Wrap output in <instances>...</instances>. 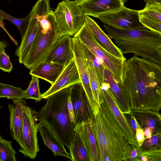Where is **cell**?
Masks as SVG:
<instances>
[{
	"label": "cell",
	"mask_w": 161,
	"mask_h": 161,
	"mask_svg": "<svg viewBox=\"0 0 161 161\" xmlns=\"http://www.w3.org/2000/svg\"><path fill=\"white\" fill-rule=\"evenodd\" d=\"M59 36L57 26L48 29L41 26L23 64L30 69L44 61Z\"/></svg>",
	"instance_id": "cell-8"
},
{
	"label": "cell",
	"mask_w": 161,
	"mask_h": 161,
	"mask_svg": "<svg viewBox=\"0 0 161 161\" xmlns=\"http://www.w3.org/2000/svg\"><path fill=\"white\" fill-rule=\"evenodd\" d=\"M128 122L131 130L136 137V132L137 127V123L131 112L123 114Z\"/></svg>",
	"instance_id": "cell-37"
},
{
	"label": "cell",
	"mask_w": 161,
	"mask_h": 161,
	"mask_svg": "<svg viewBox=\"0 0 161 161\" xmlns=\"http://www.w3.org/2000/svg\"><path fill=\"white\" fill-rule=\"evenodd\" d=\"M13 68L9 56L6 54L5 51L1 53H0V69L4 72L10 73Z\"/></svg>",
	"instance_id": "cell-35"
},
{
	"label": "cell",
	"mask_w": 161,
	"mask_h": 161,
	"mask_svg": "<svg viewBox=\"0 0 161 161\" xmlns=\"http://www.w3.org/2000/svg\"><path fill=\"white\" fill-rule=\"evenodd\" d=\"M38 131L45 145L53 152L54 155L60 156L71 160V157L65 149L64 145L59 141L55 134L45 123L40 121Z\"/></svg>",
	"instance_id": "cell-21"
},
{
	"label": "cell",
	"mask_w": 161,
	"mask_h": 161,
	"mask_svg": "<svg viewBox=\"0 0 161 161\" xmlns=\"http://www.w3.org/2000/svg\"><path fill=\"white\" fill-rule=\"evenodd\" d=\"M74 58L81 80L93 112L99 106L94 100L90 86L89 75L84 55L80 41L72 37Z\"/></svg>",
	"instance_id": "cell-11"
},
{
	"label": "cell",
	"mask_w": 161,
	"mask_h": 161,
	"mask_svg": "<svg viewBox=\"0 0 161 161\" xmlns=\"http://www.w3.org/2000/svg\"><path fill=\"white\" fill-rule=\"evenodd\" d=\"M32 79L29 86L26 90H25L24 98L26 99H33L36 102L40 101L42 99L39 85V78L31 75Z\"/></svg>",
	"instance_id": "cell-29"
},
{
	"label": "cell",
	"mask_w": 161,
	"mask_h": 161,
	"mask_svg": "<svg viewBox=\"0 0 161 161\" xmlns=\"http://www.w3.org/2000/svg\"><path fill=\"white\" fill-rule=\"evenodd\" d=\"M103 26L123 54L133 53L161 65V33L147 28L123 29Z\"/></svg>",
	"instance_id": "cell-3"
},
{
	"label": "cell",
	"mask_w": 161,
	"mask_h": 161,
	"mask_svg": "<svg viewBox=\"0 0 161 161\" xmlns=\"http://www.w3.org/2000/svg\"><path fill=\"white\" fill-rule=\"evenodd\" d=\"M81 82L74 58L64 68L55 82L42 94V99H46L59 90Z\"/></svg>",
	"instance_id": "cell-16"
},
{
	"label": "cell",
	"mask_w": 161,
	"mask_h": 161,
	"mask_svg": "<svg viewBox=\"0 0 161 161\" xmlns=\"http://www.w3.org/2000/svg\"><path fill=\"white\" fill-rule=\"evenodd\" d=\"M16 153L12 142L4 139L0 135V161H16Z\"/></svg>",
	"instance_id": "cell-27"
},
{
	"label": "cell",
	"mask_w": 161,
	"mask_h": 161,
	"mask_svg": "<svg viewBox=\"0 0 161 161\" xmlns=\"http://www.w3.org/2000/svg\"></svg>",
	"instance_id": "cell-46"
},
{
	"label": "cell",
	"mask_w": 161,
	"mask_h": 161,
	"mask_svg": "<svg viewBox=\"0 0 161 161\" xmlns=\"http://www.w3.org/2000/svg\"><path fill=\"white\" fill-rule=\"evenodd\" d=\"M85 19L88 28L100 44L116 57L126 59L121 50L113 43L108 36L103 31L93 19L88 16H85Z\"/></svg>",
	"instance_id": "cell-17"
},
{
	"label": "cell",
	"mask_w": 161,
	"mask_h": 161,
	"mask_svg": "<svg viewBox=\"0 0 161 161\" xmlns=\"http://www.w3.org/2000/svg\"><path fill=\"white\" fill-rule=\"evenodd\" d=\"M102 93L114 115L121 127L129 144L139 146L136 138L124 114L119 108L110 89L109 84L105 82L101 87Z\"/></svg>",
	"instance_id": "cell-14"
},
{
	"label": "cell",
	"mask_w": 161,
	"mask_h": 161,
	"mask_svg": "<svg viewBox=\"0 0 161 161\" xmlns=\"http://www.w3.org/2000/svg\"><path fill=\"white\" fill-rule=\"evenodd\" d=\"M67 103L68 108L71 121L72 122L74 123L73 107L71 101L70 96L68 97Z\"/></svg>",
	"instance_id": "cell-39"
},
{
	"label": "cell",
	"mask_w": 161,
	"mask_h": 161,
	"mask_svg": "<svg viewBox=\"0 0 161 161\" xmlns=\"http://www.w3.org/2000/svg\"><path fill=\"white\" fill-rule=\"evenodd\" d=\"M104 81L108 83L116 103L123 114L131 112V109L126 101L111 72L106 67L104 73Z\"/></svg>",
	"instance_id": "cell-24"
},
{
	"label": "cell",
	"mask_w": 161,
	"mask_h": 161,
	"mask_svg": "<svg viewBox=\"0 0 161 161\" xmlns=\"http://www.w3.org/2000/svg\"><path fill=\"white\" fill-rule=\"evenodd\" d=\"M140 161H148L147 158L145 156H141Z\"/></svg>",
	"instance_id": "cell-44"
},
{
	"label": "cell",
	"mask_w": 161,
	"mask_h": 161,
	"mask_svg": "<svg viewBox=\"0 0 161 161\" xmlns=\"http://www.w3.org/2000/svg\"><path fill=\"white\" fill-rule=\"evenodd\" d=\"M8 46V43L6 42L0 40V53L3 51H5V48Z\"/></svg>",
	"instance_id": "cell-42"
},
{
	"label": "cell",
	"mask_w": 161,
	"mask_h": 161,
	"mask_svg": "<svg viewBox=\"0 0 161 161\" xmlns=\"http://www.w3.org/2000/svg\"><path fill=\"white\" fill-rule=\"evenodd\" d=\"M141 128H149L152 135L161 132V116L159 112L149 110L132 109L131 111Z\"/></svg>",
	"instance_id": "cell-19"
},
{
	"label": "cell",
	"mask_w": 161,
	"mask_h": 161,
	"mask_svg": "<svg viewBox=\"0 0 161 161\" xmlns=\"http://www.w3.org/2000/svg\"><path fill=\"white\" fill-rule=\"evenodd\" d=\"M65 66L58 63L43 61L31 68L29 74L47 81L52 85Z\"/></svg>",
	"instance_id": "cell-18"
},
{
	"label": "cell",
	"mask_w": 161,
	"mask_h": 161,
	"mask_svg": "<svg viewBox=\"0 0 161 161\" xmlns=\"http://www.w3.org/2000/svg\"><path fill=\"white\" fill-rule=\"evenodd\" d=\"M80 133L87 150L91 161H99L92 120L90 119L77 124Z\"/></svg>",
	"instance_id": "cell-22"
},
{
	"label": "cell",
	"mask_w": 161,
	"mask_h": 161,
	"mask_svg": "<svg viewBox=\"0 0 161 161\" xmlns=\"http://www.w3.org/2000/svg\"><path fill=\"white\" fill-rule=\"evenodd\" d=\"M142 156L146 157L148 161H161V149L142 151Z\"/></svg>",
	"instance_id": "cell-36"
},
{
	"label": "cell",
	"mask_w": 161,
	"mask_h": 161,
	"mask_svg": "<svg viewBox=\"0 0 161 161\" xmlns=\"http://www.w3.org/2000/svg\"><path fill=\"white\" fill-rule=\"evenodd\" d=\"M142 151L139 146L129 144L126 153L122 161H140Z\"/></svg>",
	"instance_id": "cell-33"
},
{
	"label": "cell",
	"mask_w": 161,
	"mask_h": 161,
	"mask_svg": "<svg viewBox=\"0 0 161 161\" xmlns=\"http://www.w3.org/2000/svg\"><path fill=\"white\" fill-rule=\"evenodd\" d=\"M139 16L161 22V6L151 5L145 6L138 11Z\"/></svg>",
	"instance_id": "cell-31"
},
{
	"label": "cell",
	"mask_w": 161,
	"mask_h": 161,
	"mask_svg": "<svg viewBox=\"0 0 161 161\" xmlns=\"http://www.w3.org/2000/svg\"><path fill=\"white\" fill-rule=\"evenodd\" d=\"M73 36L78 38L103 62L112 73L118 84L122 83L123 63L126 59L116 57L100 44L85 22Z\"/></svg>",
	"instance_id": "cell-6"
},
{
	"label": "cell",
	"mask_w": 161,
	"mask_h": 161,
	"mask_svg": "<svg viewBox=\"0 0 161 161\" xmlns=\"http://www.w3.org/2000/svg\"><path fill=\"white\" fill-rule=\"evenodd\" d=\"M144 135L146 139H149L152 136L151 130L149 128H147L144 130Z\"/></svg>",
	"instance_id": "cell-43"
},
{
	"label": "cell",
	"mask_w": 161,
	"mask_h": 161,
	"mask_svg": "<svg viewBox=\"0 0 161 161\" xmlns=\"http://www.w3.org/2000/svg\"><path fill=\"white\" fill-rule=\"evenodd\" d=\"M69 150L72 161H91L78 127L76 125L75 127V136Z\"/></svg>",
	"instance_id": "cell-23"
},
{
	"label": "cell",
	"mask_w": 161,
	"mask_h": 161,
	"mask_svg": "<svg viewBox=\"0 0 161 161\" xmlns=\"http://www.w3.org/2000/svg\"><path fill=\"white\" fill-rule=\"evenodd\" d=\"M3 17L0 15V27L2 28L3 30L7 33L11 40L16 45H18V43L17 41L14 38L8 33L6 29L3 22Z\"/></svg>",
	"instance_id": "cell-40"
},
{
	"label": "cell",
	"mask_w": 161,
	"mask_h": 161,
	"mask_svg": "<svg viewBox=\"0 0 161 161\" xmlns=\"http://www.w3.org/2000/svg\"><path fill=\"white\" fill-rule=\"evenodd\" d=\"M86 0H76L77 2V3H79L80 2H82Z\"/></svg>",
	"instance_id": "cell-45"
},
{
	"label": "cell",
	"mask_w": 161,
	"mask_h": 161,
	"mask_svg": "<svg viewBox=\"0 0 161 161\" xmlns=\"http://www.w3.org/2000/svg\"><path fill=\"white\" fill-rule=\"evenodd\" d=\"M146 3V6L157 5L161 6V0H143Z\"/></svg>",
	"instance_id": "cell-41"
},
{
	"label": "cell",
	"mask_w": 161,
	"mask_h": 161,
	"mask_svg": "<svg viewBox=\"0 0 161 161\" xmlns=\"http://www.w3.org/2000/svg\"><path fill=\"white\" fill-rule=\"evenodd\" d=\"M127 0H86L77 3L85 16L96 18L102 14L118 10Z\"/></svg>",
	"instance_id": "cell-13"
},
{
	"label": "cell",
	"mask_w": 161,
	"mask_h": 161,
	"mask_svg": "<svg viewBox=\"0 0 161 161\" xmlns=\"http://www.w3.org/2000/svg\"><path fill=\"white\" fill-rule=\"evenodd\" d=\"M123 66L122 83L118 85L131 109L159 112L161 65L134 55Z\"/></svg>",
	"instance_id": "cell-1"
},
{
	"label": "cell",
	"mask_w": 161,
	"mask_h": 161,
	"mask_svg": "<svg viewBox=\"0 0 161 161\" xmlns=\"http://www.w3.org/2000/svg\"><path fill=\"white\" fill-rule=\"evenodd\" d=\"M72 37L59 36L44 61L56 62L66 66L74 58Z\"/></svg>",
	"instance_id": "cell-12"
},
{
	"label": "cell",
	"mask_w": 161,
	"mask_h": 161,
	"mask_svg": "<svg viewBox=\"0 0 161 161\" xmlns=\"http://www.w3.org/2000/svg\"><path fill=\"white\" fill-rule=\"evenodd\" d=\"M53 14L59 36H74L85 22L86 16L76 0H63L58 3Z\"/></svg>",
	"instance_id": "cell-5"
},
{
	"label": "cell",
	"mask_w": 161,
	"mask_h": 161,
	"mask_svg": "<svg viewBox=\"0 0 161 161\" xmlns=\"http://www.w3.org/2000/svg\"><path fill=\"white\" fill-rule=\"evenodd\" d=\"M71 87V86L63 88L48 97L46 104L36 113L38 121L48 126L69 149L75 136L76 126L71 121L68 108Z\"/></svg>",
	"instance_id": "cell-4"
},
{
	"label": "cell",
	"mask_w": 161,
	"mask_h": 161,
	"mask_svg": "<svg viewBox=\"0 0 161 161\" xmlns=\"http://www.w3.org/2000/svg\"><path fill=\"white\" fill-rule=\"evenodd\" d=\"M92 123L99 161H122L129 143L101 92Z\"/></svg>",
	"instance_id": "cell-2"
},
{
	"label": "cell",
	"mask_w": 161,
	"mask_h": 161,
	"mask_svg": "<svg viewBox=\"0 0 161 161\" xmlns=\"http://www.w3.org/2000/svg\"><path fill=\"white\" fill-rule=\"evenodd\" d=\"M80 42L86 58L95 70L101 87L104 82V73L105 67L103 62L83 43Z\"/></svg>",
	"instance_id": "cell-25"
},
{
	"label": "cell",
	"mask_w": 161,
	"mask_h": 161,
	"mask_svg": "<svg viewBox=\"0 0 161 161\" xmlns=\"http://www.w3.org/2000/svg\"><path fill=\"white\" fill-rule=\"evenodd\" d=\"M86 60L90 83L92 94L95 101L99 105V98L101 94V87L95 70L86 58Z\"/></svg>",
	"instance_id": "cell-28"
},
{
	"label": "cell",
	"mask_w": 161,
	"mask_h": 161,
	"mask_svg": "<svg viewBox=\"0 0 161 161\" xmlns=\"http://www.w3.org/2000/svg\"><path fill=\"white\" fill-rule=\"evenodd\" d=\"M25 104L23 99L13 101V104H8L10 113V132L14 139L18 142L21 136Z\"/></svg>",
	"instance_id": "cell-20"
},
{
	"label": "cell",
	"mask_w": 161,
	"mask_h": 161,
	"mask_svg": "<svg viewBox=\"0 0 161 161\" xmlns=\"http://www.w3.org/2000/svg\"><path fill=\"white\" fill-rule=\"evenodd\" d=\"M70 97L75 125L82 121L92 120L93 113L81 82L71 86Z\"/></svg>",
	"instance_id": "cell-10"
},
{
	"label": "cell",
	"mask_w": 161,
	"mask_h": 161,
	"mask_svg": "<svg viewBox=\"0 0 161 161\" xmlns=\"http://www.w3.org/2000/svg\"><path fill=\"white\" fill-rule=\"evenodd\" d=\"M36 112L25 104L24 106L23 121L20 138L18 143L19 151L26 157L35 158L40 149L37 133L39 125Z\"/></svg>",
	"instance_id": "cell-7"
},
{
	"label": "cell",
	"mask_w": 161,
	"mask_h": 161,
	"mask_svg": "<svg viewBox=\"0 0 161 161\" xmlns=\"http://www.w3.org/2000/svg\"><path fill=\"white\" fill-rule=\"evenodd\" d=\"M141 23L148 29L161 33V22L139 16Z\"/></svg>",
	"instance_id": "cell-34"
},
{
	"label": "cell",
	"mask_w": 161,
	"mask_h": 161,
	"mask_svg": "<svg viewBox=\"0 0 161 161\" xmlns=\"http://www.w3.org/2000/svg\"><path fill=\"white\" fill-rule=\"evenodd\" d=\"M29 14L28 27L22 37L21 42L15 53V55L18 57L19 63L22 64L25 61L36 36L41 27L40 21L32 9Z\"/></svg>",
	"instance_id": "cell-15"
},
{
	"label": "cell",
	"mask_w": 161,
	"mask_h": 161,
	"mask_svg": "<svg viewBox=\"0 0 161 161\" xmlns=\"http://www.w3.org/2000/svg\"><path fill=\"white\" fill-rule=\"evenodd\" d=\"M140 147L142 151L161 149V132L153 135L149 139H146Z\"/></svg>",
	"instance_id": "cell-32"
},
{
	"label": "cell",
	"mask_w": 161,
	"mask_h": 161,
	"mask_svg": "<svg viewBox=\"0 0 161 161\" xmlns=\"http://www.w3.org/2000/svg\"><path fill=\"white\" fill-rule=\"evenodd\" d=\"M0 15L3 19L10 21L18 28L22 37L27 29L29 23V14L22 18H17L13 17L0 9Z\"/></svg>",
	"instance_id": "cell-30"
},
{
	"label": "cell",
	"mask_w": 161,
	"mask_h": 161,
	"mask_svg": "<svg viewBox=\"0 0 161 161\" xmlns=\"http://www.w3.org/2000/svg\"><path fill=\"white\" fill-rule=\"evenodd\" d=\"M137 123V127L136 132V139L138 145L141 147L146 139L144 135V131Z\"/></svg>",
	"instance_id": "cell-38"
},
{
	"label": "cell",
	"mask_w": 161,
	"mask_h": 161,
	"mask_svg": "<svg viewBox=\"0 0 161 161\" xmlns=\"http://www.w3.org/2000/svg\"><path fill=\"white\" fill-rule=\"evenodd\" d=\"M138 11L124 6L118 10L101 14L97 18L104 24L121 29L147 28L140 22Z\"/></svg>",
	"instance_id": "cell-9"
},
{
	"label": "cell",
	"mask_w": 161,
	"mask_h": 161,
	"mask_svg": "<svg viewBox=\"0 0 161 161\" xmlns=\"http://www.w3.org/2000/svg\"><path fill=\"white\" fill-rule=\"evenodd\" d=\"M25 91L21 88L0 82V98L6 97L13 102L22 100L24 98Z\"/></svg>",
	"instance_id": "cell-26"
}]
</instances>
